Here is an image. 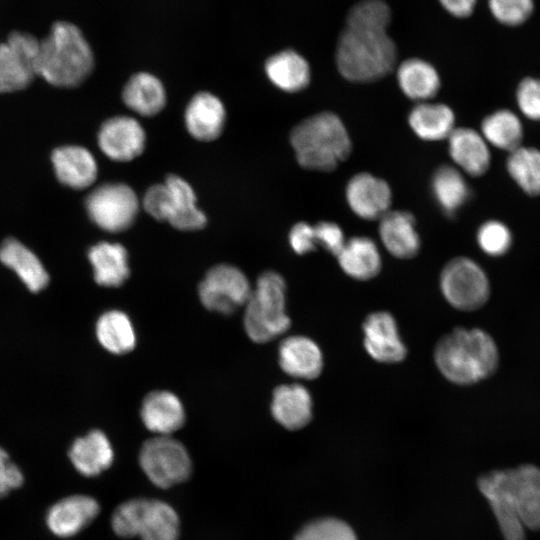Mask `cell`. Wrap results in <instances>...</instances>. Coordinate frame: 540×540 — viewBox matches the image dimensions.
Instances as JSON below:
<instances>
[{
    "label": "cell",
    "mask_w": 540,
    "mask_h": 540,
    "mask_svg": "<svg viewBox=\"0 0 540 540\" xmlns=\"http://www.w3.org/2000/svg\"><path fill=\"white\" fill-rule=\"evenodd\" d=\"M93 68V51L81 29L67 20L55 21L40 40L38 76L55 87L74 88Z\"/></svg>",
    "instance_id": "3957f363"
},
{
    "label": "cell",
    "mask_w": 540,
    "mask_h": 540,
    "mask_svg": "<svg viewBox=\"0 0 540 540\" xmlns=\"http://www.w3.org/2000/svg\"><path fill=\"white\" fill-rule=\"evenodd\" d=\"M40 40L24 31L11 32L0 43V93L17 92L38 76Z\"/></svg>",
    "instance_id": "ba28073f"
},
{
    "label": "cell",
    "mask_w": 540,
    "mask_h": 540,
    "mask_svg": "<svg viewBox=\"0 0 540 540\" xmlns=\"http://www.w3.org/2000/svg\"><path fill=\"white\" fill-rule=\"evenodd\" d=\"M290 142L298 163L306 169L329 172L350 154L352 144L348 131L334 113L324 111L297 124Z\"/></svg>",
    "instance_id": "277c9868"
},
{
    "label": "cell",
    "mask_w": 540,
    "mask_h": 540,
    "mask_svg": "<svg viewBox=\"0 0 540 540\" xmlns=\"http://www.w3.org/2000/svg\"><path fill=\"white\" fill-rule=\"evenodd\" d=\"M0 261L14 271L32 292H39L49 282V275L40 259L20 241L9 238L0 245Z\"/></svg>",
    "instance_id": "4316f807"
},
{
    "label": "cell",
    "mask_w": 540,
    "mask_h": 540,
    "mask_svg": "<svg viewBox=\"0 0 540 540\" xmlns=\"http://www.w3.org/2000/svg\"><path fill=\"white\" fill-rule=\"evenodd\" d=\"M139 462L149 480L161 488L183 482L192 469L186 448L170 436L157 435L147 440L140 450Z\"/></svg>",
    "instance_id": "9c48e42d"
},
{
    "label": "cell",
    "mask_w": 540,
    "mask_h": 540,
    "mask_svg": "<svg viewBox=\"0 0 540 540\" xmlns=\"http://www.w3.org/2000/svg\"><path fill=\"white\" fill-rule=\"evenodd\" d=\"M51 161L57 179L70 188L85 189L96 180V160L84 147H58L53 151Z\"/></svg>",
    "instance_id": "ffe728a7"
},
{
    "label": "cell",
    "mask_w": 540,
    "mask_h": 540,
    "mask_svg": "<svg viewBox=\"0 0 540 540\" xmlns=\"http://www.w3.org/2000/svg\"><path fill=\"white\" fill-rule=\"evenodd\" d=\"M345 196L350 209L365 220L380 219L390 210L392 202L388 183L366 172L358 173L349 180Z\"/></svg>",
    "instance_id": "9a60e30c"
},
{
    "label": "cell",
    "mask_w": 540,
    "mask_h": 540,
    "mask_svg": "<svg viewBox=\"0 0 540 540\" xmlns=\"http://www.w3.org/2000/svg\"><path fill=\"white\" fill-rule=\"evenodd\" d=\"M112 528L121 537L141 540H178L179 518L165 502L132 499L119 505L112 515Z\"/></svg>",
    "instance_id": "8992f818"
},
{
    "label": "cell",
    "mask_w": 540,
    "mask_h": 540,
    "mask_svg": "<svg viewBox=\"0 0 540 540\" xmlns=\"http://www.w3.org/2000/svg\"><path fill=\"white\" fill-rule=\"evenodd\" d=\"M379 220L380 239L391 255L409 259L418 253L420 238L415 218L410 212L389 210Z\"/></svg>",
    "instance_id": "d6986e66"
},
{
    "label": "cell",
    "mask_w": 540,
    "mask_h": 540,
    "mask_svg": "<svg viewBox=\"0 0 540 540\" xmlns=\"http://www.w3.org/2000/svg\"><path fill=\"white\" fill-rule=\"evenodd\" d=\"M294 540H357L352 528L335 518H323L305 525Z\"/></svg>",
    "instance_id": "f35d334b"
},
{
    "label": "cell",
    "mask_w": 540,
    "mask_h": 540,
    "mask_svg": "<svg viewBox=\"0 0 540 540\" xmlns=\"http://www.w3.org/2000/svg\"><path fill=\"white\" fill-rule=\"evenodd\" d=\"M141 418L148 430L169 436L182 427L185 411L179 398L165 390L153 391L143 400Z\"/></svg>",
    "instance_id": "603a6c76"
},
{
    "label": "cell",
    "mask_w": 540,
    "mask_h": 540,
    "mask_svg": "<svg viewBox=\"0 0 540 540\" xmlns=\"http://www.w3.org/2000/svg\"><path fill=\"white\" fill-rule=\"evenodd\" d=\"M96 336L103 348L117 355L130 352L136 345L132 322L119 310H109L98 318Z\"/></svg>",
    "instance_id": "d590c367"
},
{
    "label": "cell",
    "mask_w": 540,
    "mask_h": 540,
    "mask_svg": "<svg viewBox=\"0 0 540 540\" xmlns=\"http://www.w3.org/2000/svg\"><path fill=\"white\" fill-rule=\"evenodd\" d=\"M431 189L436 203L447 216L455 215L470 197L464 173L451 165H441L435 170Z\"/></svg>",
    "instance_id": "e575fe53"
},
{
    "label": "cell",
    "mask_w": 540,
    "mask_h": 540,
    "mask_svg": "<svg viewBox=\"0 0 540 540\" xmlns=\"http://www.w3.org/2000/svg\"><path fill=\"white\" fill-rule=\"evenodd\" d=\"M434 361L450 382L471 385L491 376L499 362L493 338L479 328H455L437 342Z\"/></svg>",
    "instance_id": "7a4b0ae2"
},
{
    "label": "cell",
    "mask_w": 540,
    "mask_h": 540,
    "mask_svg": "<svg viewBox=\"0 0 540 540\" xmlns=\"http://www.w3.org/2000/svg\"><path fill=\"white\" fill-rule=\"evenodd\" d=\"M409 126L413 132L426 141L447 139L455 129L453 110L442 103L419 102L408 115Z\"/></svg>",
    "instance_id": "4dcf8cb0"
},
{
    "label": "cell",
    "mask_w": 540,
    "mask_h": 540,
    "mask_svg": "<svg viewBox=\"0 0 540 540\" xmlns=\"http://www.w3.org/2000/svg\"><path fill=\"white\" fill-rule=\"evenodd\" d=\"M396 77L401 91L418 103L432 99L441 85L434 66L419 58L403 61L397 68Z\"/></svg>",
    "instance_id": "1f68e13d"
},
{
    "label": "cell",
    "mask_w": 540,
    "mask_h": 540,
    "mask_svg": "<svg viewBox=\"0 0 540 540\" xmlns=\"http://www.w3.org/2000/svg\"><path fill=\"white\" fill-rule=\"evenodd\" d=\"M447 140L450 157L461 172L478 177L488 171L491 151L480 131L468 127H455Z\"/></svg>",
    "instance_id": "e0dca14e"
},
{
    "label": "cell",
    "mask_w": 540,
    "mask_h": 540,
    "mask_svg": "<svg viewBox=\"0 0 540 540\" xmlns=\"http://www.w3.org/2000/svg\"><path fill=\"white\" fill-rule=\"evenodd\" d=\"M478 487L490 504L505 540H525V527L516 507L509 469L481 476Z\"/></svg>",
    "instance_id": "7c38bea8"
},
{
    "label": "cell",
    "mask_w": 540,
    "mask_h": 540,
    "mask_svg": "<svg viewBox=\"0 0 540 540\" xmlns=\"http://www.w3.org/2000/svg\"><path fill=\"white\" fill-rule=\"evenodd\" d=\"M164 183L169 192L167 222L183 231L203 228L206 216L198 209L196 195L189 183L177 175H169Z\"/></svg>",
    "instance_id": "d4e9b609"
},
{
    "label": "cell",
    "mask_w": 540,
    "mask_h": 540,
    "mask_svg": "<svg viewBox=\"0 0 540 540\" xmlns=\"http://www.w3.org/2000/svg\"><path fill=\"white\" fill-rule=\"evenodd\" d=\"M122 98L125 105L142 116H153L165 106L166 94L161 81L154 75L140 72L126 83Z\"/></svg>",
    "instance_id": "d6a6232c"
},
{
    "label": "cell",
    "mask_w": 540,
    "mask_h": 540,
    "mask_svg": "<svg viewBox=\"0 0 540 540\" xmlns=\"http://www.w3.org/2000/svg\"><path fill=\"white\" fill-rule=\"evenodd\" d=\"M480 133L489 144L507 153L522 145L524 127L521 118L510 109H498L481 122Z\"/></svg>",
    "instance_id": "836d02e7"
},
{
    "label": "cell",
    "mask_w": 540,
    "mask_h": 540,
    "mask_svg": "<svg viewBox=\"0 0 540 540\" xmlns=\"http://www.w3.org/2000/svg\"><path fill=\"white\" fill-rule=\"evenodd\" d=\"M289 243L293 251L303 255L316 249L314 226L306 222L295 224L289 233Z\"/></svg>",
    "instance_id": "f6af8a7d"
},
{
    "label": "cell",
    "mask_w": 540,
    "mask_h": 540,
    "mask_svg": "<svg viewBox=\"0 0 540 540\" xmlns=\"http://www.w3.org/2000/svg\"><path fill=\"white\" fill-rule=\"evenodd\" d=\"M390 20L383 0H361L351 7L336 46L337 68L345 79L371 82L390 73L397 57L387 33Z\"/></svg>",
    "instance_id": "6da1fadb"
},
{
    "label": "cell",
    "mask_w": 540,
    "mask_h": 540,
    "mask_svg": "<svg viewBox=\"0 0 540 540\" xmlns=\"http://www.w3.org/2000/svg\"><path fill=\"white\" fill-rule=\"evenodd\" d=\"M279 365L282 370L298 379L312 380L323 370V354L319 346L302 335L284 339L278 350Z\"/></svg>",
    "instance_id": "ac0fdd59"
},
{
    "label": "cell",
    "mask_w": 540,
    "mask_h": 540,
    "mask_svg": "<svg viewBox=\"0 0 540 540\" xmlns=\"http://www.w3.org/2000/svg\"><path fill=\"white\" fill-rule=\"evenodd\" d=\"M440 289L445 300L455 309L473 311L488 300L490 284L482 267L473 259H451L440 274Z\"/></svg>",
    "instance_id": "52a82bcc"
},
{
    "label": "cell",
    "mask_w": 540,
    "mask_h": 540,
    "mask_svg": "<svg viewBox=\"0 0 540 540\" xmlns=\"http://www.w3.org/2000/svg\"><path fill=\"white\" fill-rule=\"evenodd\" d=\"M99 510V504L94 498L81 494L70 495L49 508L46 524L54 535L71 537L90 524Z\"/></svg>",
    "instance_id": "2e32d148"
},
{
    "label": "cell",
    "mask_w": 540,
    "mask_h": 540,
    "mask_svg": "<svg viewBox=\"0 0 540 540\" xmlns=\"http://www.w3.org/2000/svg\"><path fill=\"white\" fill-rule=\"evenodd\" d=\"M251 287L245 274L232 265L211 268L199 284L201 303L211 311L231 314L248 301Z\"/></svg>",
    "instance_id": "8fae6325"
},
{
    "label": "cell",
    "mask_w": 540,
    "mask_h": 540,
    "mask_svg": "<svg viewBox=\"0 0 540 540\" xmlns=\"http://www.w3.org/2000/svg\"><path fill=\"white\" fill-rule=\"evenodd\" d=\"M169 192L165 183L151 186L143 198L146 212L159 221H167Z\"/></svg>",
    "instance_id": "7bdbcfd3"
},
{
    "label": "cell",
    "mask_w": 540,
    "mask_h": 540,
    "mask_svg": "<svg viewBox=\"0 0 540 540\" xmlns=\"http://www.w3.org/2000/svg\"><path fill=\"white\" fill-rule=\"evenodd\" d=\"M145 131L140 123L129 116H116L106 120L98 132V145L110 159L120 162L138 157L145 147Z\"/></svg>",
    "instance_id": "5bb4252c"
},
{
    "label": "cell",
    "mask_w": 540,
    "mask_h": 540,
    "mask_svg": "<svg viewBox=\"0 0 540 540\" xmlns=\"http://www.w3.org/2000/svg\"><path fill=\"white\" fill-rule=\"evenodd\" d=\"M265 72L269 80L285 92H298L308 86L311 70L307 60L294 50H283L267 59Z\"/></svg>",
    "instance_id": "f546056e"
},
{
    "label": "cell",
    "mask_w": 540,
    "mask_h": 540,
    "mask_svg": "<svg viewBox=\"0 0 540 540\" xmlns=\"http://www.w3.org/2000/svg\"><path fill=\"white\" fill-rule=\"evenodd\" d=\"M476 239L480 249L493 257L507 253L513 242L509 227L499 220L484 222L478 228Z\"/></svg>",
    "instance_id": "74e56055"
},
{
    "label": "cell",
    "mask_w": 540,
    "mask_h": 540,
    "mask_svg": "<svg viewBox=\"0 0 540 540\" xmlns=\"http://www.w3.org/2000/svg\"><path fill=\"white\" fill-rule=\"evenodd\" d=\"M515 99L518 110L525 118L540 122V78L522 79L516 88Z\"/></svg>",
    "instance_id": "60d3db41"
},
{
    "label": "cell",
    "mask_w": 540,
    "mask_h": 540,
    "mask_svg": "<svg viewBox=\"0 0 540 540\" xmlns=\"http://www.w3.org/2000/svg\"><path fill=\"white\" fill-rule=\"evenodd\" d=\"M88 258L101 286L118 287L129 277L128 253L119 243H97L89 249Z\"/></svg>",
    "instance_id": "f1b7e54d"
},
{
    "label": "cell",
    "mask_w": 540,
    "mask_h": 540,
    "mask_svg": "<svg viewBox=\"0 0 540 540\" xmlns=\"http://www.w3.org/2000/svg\"><path fill=\"white\" fill-rule=\"evenodd\" d=\"M184 118L191 136L200 141H212L222 133L226 112L219 98L200 92L190 100Z\"/></svg>",
    "instance_id": "7402d4cb"
},
{
    "label": "cell",
    "mask_w": 540,
    "mask_h": 540,
    "mask_svg": "<svg viewBox=\"0 0 540 540\" xmlns=\"http://www.w3.org/2000/svg\"><path fill=\"white\" fill-rule=\"evenodd\" d=\"M362 329L364 348L375 361L392 364L406 358L407 349L391 313L377 311L367 315Z\"/></svg>",
    "instance_id": "4fadbf2b"
},
{
    "label": "cell",
    "mask_w": 540,
    "mask_h": 540,
    "mask_svg": "<svg viewBox=\"0 0 540 540\" xmlns=\"http://www.w3.org/2000/svg\"><path fill=\"white\" fill-rule=\"evenodd\" d=\"M494 18L507 26L523 24L534 10L533 0H488Z\"/></svg>",
    "instance_id": "ab89813d"
},
{
    "label": "cell",
    "mask_w": 540,
    "mask_h": 540,
    "mask_svg": "<svg viewBox=\"0 0 540 540\" xmlns=\"http://www.w3.org/2000/svg\"><path fill=\"white\" fill-rule=\"evenodd\" d=\"M509 471L516 507L524 527L540 530V468L524 464Z\"/></svg>",
    "instance_id": "cb8c5ba5"
},
{
    "label": "cell",
    "mask_w": 540,
    "mask_h": 540,
    "mask_svg": "<svg viewBox=\"0 0 540 540\" xmlns=\"http://www.w3.org/2000/svg\"><path fill=\"white\" fill-rule=\"evenodd\" d=\"M24 477L19 467L14 464L7 452L0 447V498L23 484Z\"/></svg>",
    "instance_id": "ee69618b"
},
{
    "label": "cell",
    "mask_w": 540,
    "mask_h": 540,
    "mask_svg": "<svg viewBox=\"0 0 540 540\" xmlns=\"http://www.w3.org/2000/svg\"><path fill=\"white\" fill-rule=\"evenodd\" d=\"M336 257L343 272L360 281L376 277L382 267L377 245L366 236H355L346 240Z\"/></svg>",
    "instance_id": "83f0119b"
},
{
    "label": "cell",
    "mask_w": 540,
    "mask_h": 540,
    "mask_svg": "<svg viewBox=\"0 0 540 540\" xmlns=\"http://www.w3.org/2000/svg\"><path fill=\"white\" fill-rule=\"evenodd\" d=\"M478 0H439L441 6L451 15L458 18L470 16Z\"/></svg>",
    "instance_id": "bcb514c9"
},
{
    "label": "cell",
    "mask_w": 540,
    "mask_h": 540,
    "mask_svg": "<svg viewBox=\"0 0 540 540\" xmlns=\"http://www.w3.org/2000/svg\"><path fill=\"white\" fill-rule=\"evenodd\" d=\"M506 169L525 194L540 195V149L522 144L508 153Z\"/></svg>",
    "instance_id": "8d00e7d4"
},
{
    "label": "cell",
    "mask_w": 540,
    "mask_h": 540,
    "mask_svg": "<svg viewBox=\"0 0 540 540\" xmlns=\"http://www.w3.org/2000/svg\"><path fill=\"white\" fill-rule=\"evenodd\" d=\"M74 468L82 475L92 477L108 469L113 462V448L100 430H92L77 438L69 449Z\"/></svg>",
    "instance_id": "484cf974"
},
{
    "label": "cell",
    "mask_w": 540,
    "mask_h": 540,
    "mask_svg": "<svg viewBox=\"0 0 540 540\" xmlns=\"http://www.w3.org/2000/svg\"><path fill=\"white\" fill-rule=\"evenodd\" d=\"M90 219L108 232H121L134 222L139 210L137 195L126 184L107 183L95 188L86 198Z\"/></svg>",
    "instance_id": "30bf717a"
},
{
    "label": "cell",
    "mask_w": 540,
    "mask_h": 540,
    "mask_svg": "<svg viewBox=\"0 0 540 540\" xmlns=\"http://www.w3.org/2000/svg\"><path fill=\"white\" fill-rule=\"evenodd\" d=\"M245 305L244 327L252 341L265 343L289 329L286 283L279 273L267 271L260 275Z\"/></svg>",
    "instance_id": "5b68a950"
},
{
    "label": "cell",
    "mask_w": 540,
    "mask_h": 540,
    "mask_svg": "<svg viewBox=\"0 0 540 540\" xmlns=\"http://www.w3.org/2000/svg\"><path fill=\"white\" fill-rule=\"evenodd\" d=\"M274 419L288 430L305 427L313 417L310 392L301 384H284L276 387L271 402Z\"/></svg>",
    "instance_id": "44dd1931"
},
{
    "label": "cell",
    "mask_w": 540,
    "mask_h": 540,
    "mask_svg": "<svg viewBox=\"0 0 540 540\" xmlns=\"http://www.w3.org/2000/svg\"><path fill=\"white\" fill-rule=\"evenodd\" d=\"M314 231L317 244L337 256L346 242L341 227L334 222L322 221L314 226Z\"/></svg>",
    "instance_id": "b9f144b4"
}]
</instances>
